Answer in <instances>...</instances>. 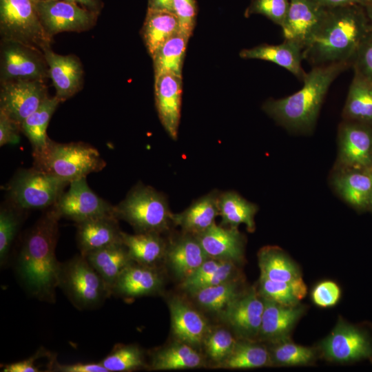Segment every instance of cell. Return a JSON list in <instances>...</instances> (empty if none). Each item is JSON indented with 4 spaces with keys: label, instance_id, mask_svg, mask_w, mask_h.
Masks as SVG:
<instances>
[{
    "label": "cell",
    "instance_id": "cell-1",
    "mask_svg": "<svg viewBox=\"0 0 372 372\" xmlns=\"http://www.w3.org/2000/svg\"><path fill=\"white\" fill-rule=\"evenodd\" d=\"M61 218L54 206L37 221L25 236L17 260L16 271L26 291L34 298L53 303L61 262L55 249Z\"/></svg>",
    "mask_w": 372,
    "mask_h": 372
},
{
    "label": "cell",
    "instance_id": "cell-2",
    "mask_svg": "<svg viewBox=\"0 0 372 372\" xmlns=\"http://www.w3.org/2000/svg\"><path fill=\"white\" fill-rule=\"evenodd\" d=\"M352 7L327 9L303 51V59L313 67L335 63L351 65L360 44L371 28L367 15L355 11Z\"/></svg>",
    "mask_w": 372,
    "mask_h": 372
},
{
    "label": "cell",
    "instance_id": "cell-3",
    "mask_svg": "<svg viewBox=\"0 0 372 372\" xmlns=\"http://www.w3.org/2000/svg\"><path fill=\"white\" fill-rule=\"evenodd\" d=\"M349 66L345 63L314 66L305 73L300 90L284 98L269 99L262 110L290 131L309 132L316 124L330 85Z\"/></svg>",
    "mask_w": 372,
    "mask_h": 372
},
{
    "label": "cell",
    "instance_id": "cell-4",
    "mask_svg": "<svg viewBox=\"0 0 372 372\" xmlns=\"http://www.w3.org/2000/svg\"><path fill=\"white\" fill-rule=\"evenodd\" d=\"M33 167L68 183L101 171L106 165L99 151L83 142L59 143L50 140L46 149L33 156Z\"/></svg>",
    "mask_w": 372,
    "mask_h": 372
},
{
    "label": "cell",
    "instance_id": "cell-5",
    "mask_svg": "<svg viewBox=\"0 0 372 372\" xmlns=\"http://www.w3.org/2000/svg\"><path fill=\"white\" fill-rule=\"evenodd\" d=\"M114 214L118 220L129 223L135 233L161 234L173 225V214L166 198L142 183L134 187L121 202L114 206Z\"/></svg>",
    "mask_w": 372,
    "mask_h": 372
},
{
    "label": "cell",
    "instance_id": "cell-6",
    "mask_svg": "<svg viewBox=\"0 0 372 372\" xmlns=\"http://www.w3.org/2000/svg\"><path fill=\"white\" fill-rule=\"evenodd\" d=\"M58 287L80 310L96 309L112 296L104 280L81 254L60 263Z\"/></svg>",
    "mask_w": 372,
    "mask_h": 372
},
{
    "label": "cell",
    "instance_id": "cell-7",
    "mask_svg": "<svg viewBox=\"0 0 372 372\" xmlns=\"http://www.w3.org/2000/svg\"><path fill=\"white\" fill-rule=\"evenodd\" d=\"M69 183L34 167L19 170L9 182L7 191L18 209L52 207Z\"/></svg>",
    "mask_w": 372,
    "mask_h": 372
},
{
    "label": "cell",
    "instance_id": "cell-8",
    "mask_svg": "<svg viewBox=\"0 0 372 372\" xmlns=\"http://www.w3.org/2000/svg\"><path fill=\"white\" fill-rule=\"evenodd\" d=\"M1 40L23 43L44 52L52 39L46 34L34 0H0Z\"/></svg>",
    "mask_w": 372,
    "mask_h": 372
},
{
    "label": "cell",
    "instance_id": "cell-9",
    "mask_svg": "<svg viewBox=\"0 0 372 372\" xmlns=\"http://www.w3.org/2000/svg\"><path fill=\"white\" fill-rule=\"evenodd\" d=\"M0 81H45L49 68L43 52L33 46L1 40Z\"/></svg>",
    "mask_w": 372,
    "mask_h": 372
},
{
    "label": "cell",
    "instance_id": "cell-10",
    "mask_svg": "<svg viewBox=\"0 0 372 372\" xmlns=\"http://www.w3.org/2000/svg\"><path fill=\"white\" fill-rule=\"evenodd\" d=\"M319 349L326 360L334 362L372 359V340L367 332L341 319L320 342Z\"/></svg>",
    "mask_w": 372,
    "mask_h": 372
},
{
    "label": "cell",
    "instance_id": "cell-11",
    "mask_svg": "<svg viewBox=\"0 0 372 372\" xmlns=\"http://www.w3.org/2000/svg\"><path fill=\"white\" fill-rule=\"evenodd\" d=\"M46 34L52 37L63 32H83L96 23L97 13L65 0L35 1Z\"/></svg>",
    "mask_w": 372,
    "mask_h": 372
},
{
    "label": "cell",
    "instance_id": "cell-12",
    "mask_svg": "<svg viewBox=\"0 0 372 372\" xmlns=\"http://www.w3.org/2000/svg\"><path fill=\"white\" fill-rule=\"evenodd\" d=\"M69 185V189L63 192L53 205L61 218L77 223L94 218L114 216V206L94 192L86 177L74 180Z\"/></svg>",
    "mask_w": 372,
    "mask_h": 372
},
{
    "label": "cell",
    "instance_id": "cell-13",
    "mask_svg": "<svg viewBox=\"0 0 372 372\" xmlns=\"http://www.w3.org/2000/svg\"><path fill=\"white\" fill-rule=\"evenodd\" d=\"M44 81L1 82L0 110L21 127L23 121L49 97Z\"/></svg>",
    "mask_w": 372,
    "mask_h": 372
},
{
    "label": "cell",
    "instance_id": "cell-14",
    "mask_svg": "<svg viewBox=\"0 0 372 372\" xmlns=\"http://www.w3.org/2000/svg\"><path fill=\"white\" fill-rule=\"evenodd\" d=\"M338 145L336 167L372 168V125L343 120Z\"/></svg>",
    "mask_w": 372,
    "mask_h": 372
},
{
    "label": "cell",
    "instance_id": "cell-15",
    "mask_svg": "<svg viewBox=\"0 0 372 372\" xmlns=\"http://www.w3.org/2000/svg\"><path fill=\"white\" fill-rule=\"evenodd\" d=\"M327 9L315 0H291L281 26L284 39L296 41L304 49L321 24Z\"/></svg>",
    "mask_w": 372,
    "mask_h": 372
},
{
    "label": "cell",
    "instance_id": "cell-16",
    "mask_svg": "<svg viewBox=\"0 0 372 372\" xmlns=\"http://www.w3.org/2000/svg\"><path fill=\"white\" fill-rule=\"evenodd\" d=\"M264 309L263 298L251 288L230 304L223 317L241 339L253 340L259 337Z\"/></svg>",
    "mask_w": 372,
    "mask_h": 372
},
{
    "label": "cell",
    "instance_id": "cell-17",
    "mask_svg": "<svg viewBox=\"0 0 372 372\" xmlns=\"http://www.w3.org/2000/svg\"><path fill=\"white\" fill-rule=\"evenodd\" d=\"M331 185L351 207L358 211H369L372 195V168L335 167Z\"/></svg>",
    "mask_w": 372,
    "mask_h": 372
},
{
    "label": "cell",
    "instance_id": "cell-18",
    "mask_svg": "<svg viewBox=\"0 0 372 372\" xmlns=\"http://www.w3.org/2000/svg\"><path fill=\"white\" fill-rule=\"evenodd\" d=\"M182 76L165 74L155 78L154 92L159 119L174 140L178 136L180 118Z\"/></svg>",
    "mask_w": 372,
    "mask_h": 372
},
{
    "label": "cell",
    "instance_id": "cell-19",
    "mask_svg": "<svg viewBox=\"0 0 372 372\" xmlns=\"http://www.w3.org/2000/svg\"><path fill=\"white\" fill-rule=\"evenodd\" d=\"M49 68V78L56 90V96L64 102L79 92L83 86V70L77 56L61 55L51 48L43 52Z\"/></svg>",
    "mask_w": 372,
    "mask_h": 372
},
{
    "label": "cell",
    "instance_id": "cell-20",
    "mask_svg": "<svg viewBox=\"0 0 372 372\" xmlns=\"http://www.w3.org/2000/svg\"><path fill=\"white\" fill-rule=\"evenodd\" d=\"M209 258L240 263L244 259L245 241L238 227L216 223L196 236Z\"/></svg>",
    "mask_w": 372,
    "mask_h": 372
},
{
    "label": "cell",
    "instance_id": "cell-21",
    "mask_svg": "<svg viewBox=\"0 0 372 372\" xmlns=\"http://www.w3.org/2000/svg\"><path fill=\"white\" fill-rule=\"evenodd\" d=\"M172 333L176 340L194 347L203 344L209 331L205 318L179 297L168 302Z\"/></svg>",
    "mask_w": 372,
    "mask_h": 372
},
{
    "label": "cell",
    "instance_id": "cell-22",
    "mask_svg": "<svg viewBox=\"0 0 372 372\" xmlns=\"http://www.w3.org/2000/svg\"><path fill=\"white\" fill-rule=\"evenodd\" d=\"M163 278L158 267L133 262L117 279L112 296L124 298L150 296L161 292Z\"/></svg>",
    "mask_w": 372,
    "mask_h": 372
},
{
    "label": "cell",
    "instance_id": "cell-23",
    "mask_svg": "<svg viewBox=\"0 0 372 372\" xmlns=\"http://www.w3.org/2000/svg\"><path fill=\"white\" fill-rule=\"evenodd\" d=\"M118 220L114 216H105L76 223L80 254L86 256L93 251L123 242Z\"/></svg>",
    "mask_w": 372,
    "mask_h": 372
},
{
    "label": "cell",
    "instance_id": "cell-24",
    "mask_svg": "<svg viewBox=\"0 0 372 372\" xmlns=\"http://www.w3.org/2000/svg\"><path fill=\"white\" fill-rule=\"evenodd\" d=\"M263 299L265 309L259 338L271 343L289 338L306 307L300 304L286 306Z\"/></svg>",
    "mask_w": 372,
    "mask_h": 372
},
{
    "label": "cell",
    "instance_id": "cell-25",
    "mask_svg": "<svg viewBox=\"0 0 372 372\" xmlns=\"http://www.w3.org/2000/svg\"><path fill=\"white\" fill-rule=\"evenodd\" d=\"M208 258L197 237L184 233L169 245L167 243L165 260L175 276L183 280Z\"/></svg>",
    "mask_w": 372,
    "mask_h": 372
},
{
    "label": "cell",
    "instance_id": "cell-26",
    "mask_svg": "<svg viewBox=\"0 0 372 372\" xmlns=\"http://www.w3.org/2000/svg\"><path fill=\"white\" fill-rule=\"evenodd\" d=\"M303 46L299 43L286 40L278 45L262 44L240 52L242 59H260L272 62L284 68L300 79L305 74L301 63Z\"/></svg>",
    "mask_w": 372,
    "mask_h": 372
},
{
    "label": "cell",
    "instance_id": "cell-27",
    "mask_svg": "<svg viewBox=\"0 0 372 372\" xmlns=\"http://www.w3.org/2000/svg\"><path fill=\"white\" fill-rule=\"evenodd\" d=\"M217 191H212L194 201L178 214H172L173 225L181 227L184 233L197 236L215 224L219 215Z\"/></svg>",
    "mask_w": 372,
    "mask_h": 372
},
{
    "label": "cell",
    "instance_id": "cell-28",
    "mask_svg": "<svg viewBox=\"0 0 372 372\" xmlns=\"http://www.w3.org/2000/svg\"><path fill=\"white\" fill-rule=\"evenodd\" d=\"M84 256L104 280L111 295L118 277L134 262L123 242L93 251Z\"/></svg>",
    "mask_w": 372,
    "mask_h": 372
},
{
    "label": "cell",
    "instance_id": "cell-29",
    "mask_svg": "<svg viewBox=\"0 0 372 372\" xmlns=\"http://www.w3.org/2000/svg\"><path fill=\"white\" fill-rule=\"evenodd\" d=\"M205 364V358L195 347L176 340L154 351L148 368L156 371L189 369Z\"/></svg>",
    "mask_w": 372,
    "mask_h": 372
},
{
    "label": "cell",
    "instance_id": "cell-30",
    "mask_svg": "<svg viewBox=\"0 0 372 372\" xmlns=\"http://www.w3.org/2000/svg\"><path fill=\"white\" fill-rule=\"evenodd\" d=\"M122 240L132 260L138 264L158 267L165 258L167 243L156 233L122 231Z\"/></svg>",
    "mask_w": 372,
    "mask_h": 372
},
{
    "label": "cell",
    "instance_id": "cell-31",
    "mask_svg": "<svg viewBox=\"0 0 372 372\" xmlns=\"http://www.w3.org/2000/svg\"><path fill=\"white\" fill-rule=\"evenodd\" d=\"M179 31V21L174 12L147 8L141 35L151 57L166 41Z\"/></svg>",
    "mask_w": 372,
    "mask_h": 372
},
{
    "label": "cell",
    "instance_id": "cell-32",
    "mask_svg": "<svg viewBox=\"0 0 372 372\" xmlns=\"http://www.w3.org/2000/svg\"><path fill=\"white\" fill-rule=\"evenodd\" d=\"M342 117L372 125V81L357 72L349 89Z\"/></svg>",
    "mask_w": 372,
    "mask_h": 372
},
{
    "label": "cell",
    "instance_id": "cell-33",
    "mask_svg": "<svg viewBox=\"0 0 372 372\" xmlns=\"http://www.w3.org/2000/svg\"><path fill=\"white\" fill-rule=\"evenodd\" d=\"M260 277L273 281L291 282L302 276L298 266L280 247L265 246L258 253Z\"/></svg>",
    "mask_w": 372,
    "mask_h": 372
},
{
    "label": "cell",
    "instance_id": "cell-34",
    "mask_svg": "<svg viewBox=\"0 0 372 372\" xmlns=\"http://www.w3.org/2000/svg\"><path fill=\"white\" fill-rule=\"evenodd\" d=\"M60 103L61 102L56 96L48 97L21 123V131L32 145L33 156L41 154L48 147L50 139L47 135V128Z\"/></svg>",
    "mask_w": 372,
    "mask_h": 372
},
{
    "label": "cell",
    "instance_id": "cell-35",
    "mask_svg": "<svg viewBox=\"0 0 372 372\" xmlns=\"http://www.w3.org/2000/svg\"><path fill=\"white\" fill-rule=\"evenodd\" d=\"M219 215L221 216V225L238 227L244 224L249 232L255 230L254 217L258 206L246 200L238 193L228 191L219 194Z\"/></svg>",
    "mask_w": 372,
    "mask_h": 372
},
{
    "label": "cell",
    "instance_id": "cell-36",
    "mask_svg": "<svg viewBox=\"0 0 372 372\" xmlns=\"http://www.w3.org/2000/svg\"><path fill=\"white\" fill-rule=\"evenodd\" d=\"M188 40L179 31L156 51L152 56L154 78L165 74L182 76V66Z\"/></svg>",
    "mask_w": 372,
    "mask_h": 372
},
{
    "label": "cell",
    "instance_id": "cell-37",
    "mask_svg": "<svg viewBox=\"0 0 372 372\" xmlns=\"http://www.w3.org/2000/svg\"><path fill=\"white\" fill-rule=\"evenodd\" d=\"M269 349L263 345L243 340L236 343L227 358L217 367L230 369H256L271 365Z\"/></svg>",
    "mask_w": 372,
    "mask_h": 372
},
{
    "label": "cell",
    "instance_id": "cell-38",
    "mask_svg": "<svg viewBox=\"0 0 372 372\" xmlns=\"http://www.w3.org/2000/svg\"><path fill=\"white\" fill-rule=\"evenodd\" d=\"M242 293L235 279L199 289L191 294L201 307L223 316L230 304Z\"/></svg>",
    "mask_w": 372,
    "mask_h": 372
},
{
    "label": "cell",
    "instance_id": "cell-39",
    "mask_svg": "<svg viewBox=\"0 0 372 372\" xmlns=\"http://www.w3.org/2000/svg\"><path fill=\"white\" fill-rule=\"evenodd\" d=\"M108 372H127L147 367L143 351L136 344H117L99 362Z\"/></svg>",
    "mask_w": 372,
    "mask_h": 372
},
{
    "label": "cell",
    "instance_id": "cell-40",
    "mask_svg": "<svg viewBox=\"0 0 372 372\" xmlns=\"http://www.w3.org/2000/svg\"><path fill=\"white\" fill-rule=\"evenodd\" d=\"M271 344L269 350L272 364L304 366L313 363L316 358L314 349L296 344L289 338Z\"/></svg>",
    "mask_w": 372,
    "mask_h": 372
},
{
    "label": "cell",
    "instance_id": "cell-41",
    "mask_svg": "<svg viewBox=\"0 0 372 372\" xmlns=\"http://www.w3.org/2000/svg\"><path fill=\"white\" fill-rule=\"evenodd\" d=\"M236 342L229 330L217 328L209 330L203 344L207 357L218 366L230 354Z\"/></svg>",
    "mask_w": 372,
    "mask_h": 372
},
{
    "label": "cell",
    "instance_id": "cell-42",
    "mask_svg": "<svg viewBox=\"0 0 372 372\" xmlns=\"http://www.w3.org/2000/svg\"><path fill=\"white\" fill-rule=\"evenodd\" d=\"M15 207H2L0 211V265L4 267L9 257L13 240L20 225V217Z\"/></svg>",
    "mask_w": 372,
    "mask_h": 372
},
{
    "label": "cell",
    "instance_id": "cell-43",
    "mask_svg": "<svg viewBox=\"0 0 372 372\" xmlns=\"http://www.w3.org/2000/svg\"><path fill=\"white\" fill-rule=\"evenodd\" d=\"M258 291L263 298L280 304L293 306L300 304L293 293L291 282L273 281L260 277Z\"/></svg>",
    "mask_w": 372,
    "mask_h": 372
},
{
    "label": "cell",
    "instance_id": "cell-44",
    "mask_svg": "<svg viewBox=\"0 0 372 372\" xmlns=\"http://www.w3.org/2000/svg\"><path fill=\"white\" fill-rule=\"evenodd\" d=\"M289 7L288 0H253L247 14H260L282 25Z\"/></svg>",
    "mask_w": 372,
    "mask_h": 372
},
{
    "label": "cell",
    "instance_id": "cell-45",
    "mask_svg": "<svg viewBox=\"0 0 372 372\" xmlns=\"http://www.w3.org/2000/svg\"><path fill=\"white\" fill-rule=\"evenodd\" d=\"M351 65L354 72L372 81V28L360 44Z\"/></svg>",
    "mask_w": 372,
    "mask_h": 372
},
{
    "label": "cell",
    "instance_id": "cell-46",
    "mask_svg": "<svg viewBox=\"0 0 372 372\" xmlns=\"http://www.w3.org/2000/svg\"><path fill=\"white\" fill-rule=\"evenodd\" d=\"M173 11L178 17L180 32L189 39L194 30L197 8L195 0H173Z\"/></svg>",
    "mask_w": 372,
    "mask_h": 372
},
{
    "label": "cell",
    "instance_id": "cell-47",
    "mask_svg": "<svg viewBox=\"0 0 372 372\" xmlns=\"http://www.w3.org/2000/svg\"><path fill=\"white\" fill-rule=\"evenodd\" d=\"M341 297V289L332 280H322L313 288L311 292L312 302L319 307L328 308L335 306Z\"/></svg>",
    "mask_w": 372,
    "mask_h": 372
},
{
    "label": "cell",
    "instance_id": "cell-48",
    "mask_svg": "<svg viewBox=\"0 0 372 372\" xmlns=\"http://www.w3.org/2000/svg\"><path fill=\"white\" fill-rule=\"evenodd\" d=\"M49 371L52 372H108L100 362H77L61 364L56 357L50 362Z\"/></svg>",
    "mask_w": 372,
    "mask_h": 372
},
{
    "label": "cell",
    "instance_id": "cell-49",
    "mask_svg": "<svg viewBox=\"0 0 372 372\" xmlns=\"http://www.w3.org/2000/svg\"><path fill=\"white\" fill-rule=\"evenodd\" d=\"M20 126L0 110V146L19 143Z\"/></svg>",
    "mask_w": 372,
    "mask_h": 372
},
{
    "label": "cell",
    "instance_id": "cell-50",
    "mask_svg": "<svg viewBox=\"0 0 372 372\" xmlns=\"http://www.w3.org/2000/svg\"><path fill=\"white\" fill-rule=\"evenodd\" d=\"M43 349L39 350L34 355L28 359L2 365L3 372H40L43 371L37 365V361L48 355Z\"/></svg>",
    "mask_w": 372,
    "mask_h": 372
},
{
    "label": "cell",
    "instance_id": "cell-51",
    "mask_svg": "<svg viewBox=\"0 0 372 372\" xmlns=\"http://www.w3.org/2000/svg\"><path fill=\"white\" fill-rule=\"evenodd\" d=\"M326 8L353 6L365 2V0H315Z\"/></svg>",
    "mask_w": 372,
    "mask_h": 372
},
{
    "label": "cell",
    "instance_id": "cell-52",
    "mask_svg": "<svg viewBox=\"0 0 372 372\" xmlns=\"http://www.w3.org/2000/svg\"><path fill=\"white\" fill-rule=\"evenodd\" d=\"M148 9L173 11V0H148Z\"/></svg>",
    "mask_w": 372,
    "mask_h": 372
},
{
    "label": "cell",
    "instance_id": "cell-53",
    "mask_svg": "<svg viewBox=\"0 0 372 372\" xmlns=\"http://www.w3.org/2000/svg\"><path fill=\"white\" fill-rule=\"evenodd\" d=\"M71 3L80 4L83 8L95 12H99L101 8L100 0H65Z\"/></svg>",
    "mask_w": 372,
    "mask_h": 372
},
{
    "label": "cell",
    "instance_id": "cell-54",
    "mask_svg": "<svg viewBox=\"0 0 372 372\" xmlns=\"http://www.w3.org/2000/svg\"><path fill=\"white\" fill-rule=\"evenodd\" d=\"M366 15L369 20L370 25L372 28V3H369L366 6Z\"/></svg>",
    "mask_w": 372,
    "mask_h": 372
},
{
    "label": "cell",
    "instance_id": "cell-55",
    "mask_svg": "<svg viewBox=\"0 0 372 372\" xmlns=\"http://www.w3.org/2000/svg\"><path fill=\"white\" fill-rule=\"evenodd\" d=\"M369 211H371L372 212V195H371V200H370Z\"/></svg>",
    "mask_w": 372,
    "mask_h": 372
},
{
    "label": "cell",
    "instance_id": "cell-56",
    "mask_svg": "<svg viewBox=\"0 0 372 372\" xmlns=\"http://www.w3.org/2000/svg\"><path fill=\"white\" fill-rule=\"evenodd\" d=\"M34 1H44V0H34Z\"/></svg>",
    "mask_w": 372,
    "mask_h": 372
}]
</instances>
